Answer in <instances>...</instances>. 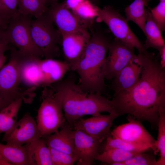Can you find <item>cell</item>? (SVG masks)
<instances>
[{"mask_svg": "<svg viewBox=\"0 0 165 165\" xmlns=\"http://www.w3.org/2000/svg\"><path fill=\"white\" fill-rule=\"evenodd\" d=\"M23 101L21 98L16 99L0 111V134L6 133L14 125Z\"/></svg>", "mask_w": 165, "mask_h": 165, "instance_id": "7402d4cb", "label": "cell"}, {"mask_svg": "<svg viewBox=\"0 0 165 165\" xmlns=\"http://www.w3.org/2000/svg\"><path fill=\"white\" fill-rule=\"evenodd\" d=\"M9 21V20L6 19L0 15V28L6 29Z\"/></svg>", "mask_w": 165, "mask_h": 165, "instance_id": "8d00e7d4", "label": "cell"}, {"mask_svg": "<svg viewBox=\"0 0 165 165\" xmlns=\"http://www.w3.org/2000/svg\"><path fill=\"white\" fill-rule=\"evenodd\" d=\"M49 147L51 152L53 165H73L77 162V160L75 157Z\"/></svg>", "mask_w": 165, "mask_h": 165, "instance_id": "4dcf8cb0", "label": "cell"}, {"mask_svg": "<svg viewBox=\"0 0 165 165\" xmlns=\"http://www.w3.org/2000/svg\"><path fill=\"white\" fill-rule=\"evenodd\" d=\"M0 165H12L11 164L0 157Z\"/></svg>", "mask_w": 165, "mask_h": 165, "instance_id": "ab89813d", "label": "cell"}, {"mask_svg": "<svg viewBox=\"0 0 165 165\" xmlns=\"http://www.w3.org/2000/svg\"><path fill=\"white\" fill-rule=\"evenodd\" d=\"M127 120V123L118 126L111 131V136L133 143L149 145L156 154L158 152L156 140L144 127L141 121L128 115Z\"/></svg>", "mask_w": 165, "mask_h": 165, "instance_id": "8fae6325", "label": "cell"}, {"mask_svg": "<svg viewBox=\"0 0 165 165\" xmlns=\"http://www.w3.org/2000/svg\"><path fill=\"white\" fill-rule=\"evenodd\" d=\"M150 0H134L125 9L127 21H132L137 24L144 34L146 20V9Z\"/></svg>", "mask_w": 165, "mask_h": 165, "instance_id": "603a6c76", "label": "cell"}, {"mask_svg": "<svg viewBox=\"0 0 165 165\" xmlns=\"http://www.w3.org/2000/svg\"><path fill=\"white\" fill-rule=\"evenodd\" d=\"M31 31L34 42L45 59L53 58L59 56L58 44L61 42V36L53 26L48 9L35 20H32Z\"/></svg>", "mask_w": 165, "mask_h": 165, "instance_id": "8992f818", "label": "cell"}, {"mask_svg": "<svg viewBox=\"0 0 165 165\" xmlns=\"http://www.w3.org/2000/svg\"><path fill=\"white\" fill-rule=\"evenodd\" d=\"M10 50V60L0 70V97L8 104L20 98H22L25 103H30L33 97L31 90L34 88L21 92L19 86L21 82L23 65L31 56L17 50L13 46Z\"/></svg>", "mask_w": 165, "mask_h": 165, "instance_id": "277c9868", "label": "cell"}, {"mask_svg": "<svg viewBox=\"0 0 165 165\" xmlns=\"http://www.w3.org/2000/svg\"><path fill=\"white\" fill-rule=\"evenodd\" d=\"M104 149L115 148L132 152H145L151 149L152 147L148 145L133 143L125 141L114 138L111 136L106 139Z\"/></svg>", "mask_w": 165, "mask_h": 165, "instance_id": "83f0119b", "label": "cell"}, {"mask_svg": "<svg viewBox=\"0 0 165 165\" xmlns=\"http://www.w3.org/2000/svg\"><path fill=\"white\" fill-rule=\"evenodd\" d=\"M160 1L165 2V0H160Z\"/></svg>", "mask_w": 165, "mask_h": 165, "instance_id": "7bdbcfd3", "label": "cell"}, {"mask_svg": "<svg viewBox=\"0 0 165 165\" xmlns=\"http://www.w3.org/2000/svg\"><path fill=\"white\" fill-rule=\"evenodd\" d=\"M48 11L61 34L88 30L93 23L77 16L67 6L64 2L51 5Z\"/></svg>", "mask_w": 165, "mask_h": 165, "instance_id": "30bf717a", "label": "cell"}, {"mask_svg": "<svg viewBox=\"0 0 165 165\" xmlns=\"http://www.w3.org/2000/svg\"><path fill=\"white\" fill-rule=\"evenodd\" d=\"M44 87L37 116L40 138L56 132L66 121L63 112L62 92L52 85Z\"/></svg>", "mask_w": 165, "mask_h": 165, "instance_id": "5b68a950", "label": "cell"}, {"mask_svg": "<svg viewBox=\"0 0 165 165\" xmlns=\"http://www.w3.org/2000/svg\"><path fill=\"white\" fill-rule=\"evenodd\" d=\"M0 157L12 165H36L31 143L15 146L0 142Z\"/></svg>", "mask_w": 165, "mask_h": 165, "instance_id": "e0dca14e", "label": "cell"}, {"mask_svg": "<svg viewBox=\"0 0 165 165\" xmlns=\"http://www.w3.org/2000/svg\"><path fill=\"white\" fill-rule=\"evenodd\" d=\"M40 59L31 56L24 62L21 70V82L32 87L41 86L42 76L39 64Z\"/></svg>", "mask_w": 165, "mask_h": 165, "instance_id": "44dd1931", "label": "cell"}, {"mask_svg": "<svg viewBox=\"0 0 165 165\" xmlns=\"http://www.w3.org/2000/svg\"><path fill=\"white\" fill-rule=\"evenodd\" d=\"M48 4L47 0H18V10L20 14L36 18L48 10Z\"/></svg>", "mask_w": 165, "mask_h": 165, "instance_id": "d4e9b609", "label": "cell"}, {"mask_svg": "<svg viewBox=\"0 0 165 165\" xmlns=\"http://www.w3.org/2000/svg\"><path fill=\"white\" fill-rule=\"evenodd\" d=\"M160 58V64L161 66L165 68V46L159 51Z\"/></svg>", "mask_w": 165, "mask_h": 165, "instance_id": "e575fe53", "label": "cell"}, {"mask_svg": "<svg viewBox=\"0 0 165 165\" xmlns=\"http://www.w3.org/2000/svg\"><path fill=\"white\" fill-rule=\"evenodd\" d=\"M9 42L5 39L0 40V54L4 53L7 50L10 49Z\"/></svg>", "mask_w": 165, "mask_h": 165, "instance_id": "836d02e7", "label": "cell"}, {"mask_svg": "<svg viewBox=\"0 0 165 165\" xmlns=\"http://www.w3.org/2000/svg\"><path fill=\"white\" fill-rule=\"evenodd\" d=\"M52 85L63 94L64 115L72 128L75 122L85 116H95L104 112H117L112 100L100 94L84 91L72 78H68Z\"/></svg>", "mask_w": 165, "mask_h": 165, "instance_id": "3957f363", "label": "cell"}, {"mask_svg": "<svg viewBox=\"0 0 165 165\" xmlns=\"http://www.w3.org/2000/svg\"><path fill=\"white\" fill-rule=\"evenodd\" d=\"M134 48L119 40L115 39L110 42L106 59L105 79L112 80L136 57Z\"/></svg>", "mask_w": 165, "mask_h": 165, "instance_id": "9c48e42d", "label": "cell"}, {"mask_svg": "<svg viewBox=\"0 0 165 165\" xmlns=\"http://www.w3.org/2000/svg\"><path fill=\"white\" fill-rule=\"evenodd\" d=\"M137 56L142 66L138 81L114 94L112 100L119 116L127 114L157 127L160 112L165 111V68L160 65L159 54Z\"/></svg>", "mask_w": 165, "mask_h": 165, "instance_id": "6da1fadb", "label": "cell"}, {"mask_svg": "<svg viewBox=\"0 0 165 165\" xmlns=\"http://www.w3.org/2000/svg\"><path fill=\"white\" fill-rule=\"evenodd\" d=\"M63 51L66 61L70 67L81 55L91 35L88 30L61 34Z\"/></svg>", "mask_w": 165, "mask_h": 165, "instance_id": "9a60e30c", "label": "cell"}, {"mask_svg": "<svg viewBox=\"0 0 165 165\" xmlns=\"http://www.w3.org/2000/svg\"><path fill=\"white\" fill-rule=\"evenodd\" d=\"M64 2L72 12L83 20L93 22L97 17L96 6L88 0H66Z\"/></svg>", "mask_w": 165, "mask_h": 165, "instance_id": "cb8c5ba5", "label": "cell"}, {"mask_svg": "<svg viewBox=\"0 0 165 165\" xmlns=\"http://www.w3.org/2000/svg\"><path fill=\"white\" fill-rule=\"evenodd\" d=\"M146 20L144 34L146 39L144 45L147 50L153 48L158 51L165 46L162 31L153 20L150 11L146 9Z\"/></svg>", "mask_w": 165, "mask_h": 165, "instance_id": "ffe728a7", "label": "cell"}, {"mask_svg": "<svg viewBox=\"0 0 165 165\" xmlns=\"http://www.w3.org/2000/svg\"><path fill=\"white\" fill-rule=\"evenodd\" d=\"M110 42L101 33H94L79 59L71 67L78 73V84L84 91L102 94L105 90L106 59Z\"/></svg>", "mask_w": 165, "mask_h": 165, "instance_id": "7a4b0ae2", "label": "cell"}, {"mask_svg": "<svg viewBox=\"0 0 165 165\" xmlns=\"http://www.w3.org/2000/svg\"><path fill=\"white\" fill-rule=\"evenodd\" d=\"M6 60V57L2 53L0 54V70L4 66Z\"/></svg>", "mask_w": 165, "mask_h": 165, "instance_id": "74e56055", "label": "cell"}, {"mask_svg": "<svg viewBox=\"0 0 165 165\" xmlns=\"http://www.w3.org/2000/svg\"><path fill=\"white\" fill-rule=\"evenodd\" d=\"M8 105L0 97V111Z\"/></svg>", "mask_w": 165, "mask_h": 165, "instance_id": "f35d334b", "label": "cell"}, {"mask_svg": "<svg viewBox=\"0 0 165 165\" xmlns=\"http://www.w3.org/2000/svg\"><path fill=\"white\" fill-rule=\"evenodd\" d=\"M0 15L5 18L10 20L11 16L0 0Z\"/></svg>", "mask_w": 165, "mask_h": 165, "instance_id": "d590c367", "label": "cell"}, {"mask_svg": "<svg viewBox=\"0 0 165 165\" xmlns=\"http://www.w3.org/2000/svg\"><path fill=\"white\" fill-rule=\"evenodd\" d=\"M74 130V153L77 160V164H93L102 142L83 131Z\"/></svg>", "mask_w": 165, "mask_h": 165, "instance_id": "5bb4252c", "label": "cell"}, {"mask_svg": "<svg viewBox=\"0 0 165 165\" xmlns=\"http://www.w3.org/2000/svg\"><path fill=\"white\" fill-rule=\"evenodd\" d=\"M6 29L0 28V40L4 39V36Z\"/></svg>", "mask_w": 165, "mask_h": 165, "instance_id": "60d3db41", "label": "cell"}, {"mask_svg": "<svg viewBox=\"0 0 165 165\" xmlns=\"http://www.w3.org/2000/svg\"><path fill=\"white\" fill-rule=\"evenodd\" d=\"M119 116L117 112L108 115H100L86 119H80L75 122L74 130L83 131L101 142L111 135V129L114 119Z\"/></svg>", "mask_w": 165, "mask_h": 165, "instance_id": "4fadbf2b", "label": "cell"}, {"mask_svg": "<svg viewBox=\"0 0 165 165\" xmlns=\"http://www.w3.org/2000/svg\"><path fill=\"white\" fill-rule=\"evenodd\" d=\"M74 135V130L66 121L60 130L42 138L49 147L75 157Z\"/></svg>", "mask_w": 165, "mask_h": 165, "instance_id": "ac0fdd59", "label": "cell"}, {"mask_svg": "<svg viewBox=\"0 0 165 165\" xmlns=\"http://www.w3.org/2000/svg\"><path fill=\"white\" fill-rule=\"evenodd\" d=\"M31 144L36 165H53L50 149L43 138H40Z\"/></svg>", "mask_w": 165, "mask_h": 165, "instance_id": "4316f807", "label": "cell"}, {"mask_svg": "<svg viewBox=\"0 0 165 165\" xmlns=\"http://www.w3.org/2000/svg\"><path fill=\"white\" fill-rule=\"evenodd\" d=\"M138 152H132L115 148L104 149L101 153L98 154L95 160L108 165L123 162Z\"/></svg>", "mask_w": 165, "mask_h": 165, "instance_id": "484cf974", "label": "cell"}, {"mask_svg": "<svg viewBox=\"0 0 165 165\" xmlns=\"http://www.w3.org/2000/svg\"><path fill=\"white\" fill-rule=\"evenodd\" d=\"M96 9L97 17L107 24L116 39L136 48L139 53L148 57L154 56V53H150L147 51L130 29L126 19L117 10L110 6H105L101 9L96 6Z\"/></svg>", "mask_w": 165, "mask_h": 165, "instance_id": "ba28073f", "label": "cell"}, {"mask_svg": "<svg viewBox=\"0 0 165 165\" xmlns=\"http://www.w3.org/2000/svg\"><path fill=\"white\" fill-rule=\"evenodd\" d=\"M20 14L11 17L4 38L26 54L41 58L43 54L34 42L31 34V19Z\"/></svg>", "mask_w": 165, "mask_h": 165, "instance_id": "52a82bcc", "label": "cell"}, {"mask_svg": "<svg viewBox=\"0 0 165 165\" xmlns=\"http://www.w3.org/2000/svg\"><path fill=\"white\" fill-rule=\"evenodd\" d=\"M145 152L138 153L123 162L112 165H157V160L154 155Z\"/></svg>", "mask_w": 165, "mask_h": 165, "instance_id": "f546056e", "label": "cell"}, {"mask_svg": "<svg viewBox=\"0 0 165 165\" xmlns=\"http://www.w3.org/2000/svg\"><path fill=\"white\" fill-rule=\"evenodd\" d=\"M39 66L42 76L41 86L51 85L62 80L65 75L71 69L66 61L47 58L39 60Z\"/></svg>", "mask_w": 165, "mask_h": 165, "instance_id": "d6986e66", "label": "cell"}, {"mask_svg": "<svg viewBox=\"0 0 165 165\" xmlns=\"http://www.w3.org/2000/svg\"><path fill=\"white\" fill-rule=\"evenodd\" d=\"M48 4L50 5L57 2L58 0H47Z\"/></svg>", "mask_w": 165, "mask_h": 165, "instance_id": "b9f144b4", "label": "cell"}, {"mask_svg": "<svg viewBox=\"0 0 165 165\" xmlns=\"http://www.w3.org/2000/svg\"><path fill=\"white\" fill-rule=\"evenodd\" d=\"M40 138L37 122L27 113L17 121L10 130L5 133L2 141L10 145L21 146L32 143Z\"/></svg>", "mask_w": 165, "mask_h": 165, "instance_id": "7c38bea8", "label": "cell"}, {"mask_svg": "<svg viewBox=\"0 0 165 165\" xmlns=\"http://www.w3.org/2000/svg\"><path fill=\"white\" fill-rule=\"evenodd\" d=\"M152 18L162 32L165 28V2L160 1L155 7L150 9Z\"/></svg>", "mask_w": 165, "mask_h": 165, "instance_id": "1f68e13d", "label": "cell"}, {"mask_svg": "<svg viewBox=\"0 0 165 165\" xmlns=\"http://www.w3.org/2000/svg\"><path fill=\"white\" fill-rule=\"evenodd\" d=\"M158 133L156 147L160 152L157 165H165V111L160 112L158 124Z\"/></svg>", "mask_w": 165, "mask_h": 165, "instance_id": "f1b7e54d", "label": "cell"}, {"mask_svg": "<svg viewBox=\"0 0 165 165\" xmlns=\"http://www.w3.org/2000/svg\"><path fill=\"white\" fill-rule=\"evenodd\" d=\"M142 66L137 55L121 71L116 77L112 79L110 89L114 94L129 89L138 81L142 71Z\"/></svg>", "mask_w": 165, "mask_h": 165, "instance_id": "2e32d148", "label": "cell"}, {"mask_svg": "<svg viewBox=\"0 0 165 165\" xmlns=\"http://www.w3.org/2000/svg\"><path fill=\"white\" fill-rule=\"evenodd\" d=\"M10 14L11 17L19 14L17 7L18 0H0Z\"/></svg>", "mask_w": 165, "mask_h": 165, "instance_id": "d6a6232c", "label": "cell"}]
</instances>
